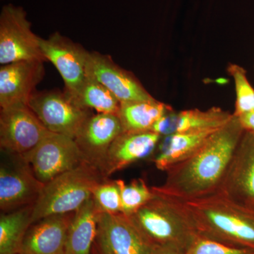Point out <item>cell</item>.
<instances>
[{
  "instance_id": "6da1fadb",
  "label": "cell",
  "mask_w": 254,
  "mask_h": 254,
  "mask_svg": "<svg viewBox=\"0 0 254 254\" xmlns=\"http://www.w3.org/2000/svg\"><path fill=\"white\" fill-rule=\"evenodd\" d=\"M244 132L239 118L233 115L194 153L167 170L161 186L152 189L181 200L218 193Z\"/></svg>"
},
{
  "instance_id": "7a4b0ae2",
  "label": "cell",
  "mask_w": 254,
  "mask_h": 254,
  "mask_svg": "<svg viewBox=\"0 0 254 254\" xmlns=\"http://www.w3.org/2000/svg\"><path fill=\"white\" fill-rule=\"evenodd\" d=\"M179 200L199 236L254 250V210L220 192L201 198Z\"/></svg>"
},
{
  "instance_id": "3957f363",
  "label": "cell",
  "mask_w": 254,
  "mask_h": 254,
  "mask_svg": "<svg viewBox=\"0 0 254 254\" xmlns=\"http://www.w3.org/2000/svg\"><path fill=\"white\" fill-rule=\"evenodd\" d=\"M153 190V198L129 218L156 247L171 246L186 252L198 236L191 219L180 200Z\"/></svg>"
},
{
  "instance_id": "277c9868",
  "label": "cell",
  "mask_w": 254,
  "mask_h": 254,
  "mask_svg": "<svg viewBox=\"0 0 254 254\" xmlns=\"http://www.w3.org/2000/svg\"><path fill=\"white\" fill-rule=\"evenodd\" d=\"M106 179L87 162L55 177L44 185L33 205L32 224L50 215L74 213Z\"/></svg>"
},
{
  "instance_id": "5b68a950",
  "label": "cell",
  "mask_w": 254,
  "mask_h": 254,
  "mask_svg": "<svg viewBox=\"0 0 254 254\" xmlns=\"http://www.w3.org/2000/svg\"><path fill=\"white\" fill-rule=\"evenodd\" d=\"M41 38L31 30L26 11L8 4L0 14V63L5 65L20 61L47 60L42 53Z\"/></svg>"
},
{
  "instance_id": "8992f818",
  "label": "cell",
  "mask_w": 254,
  "mask_h": 254,
  "mask_svg": "<svg viewBox=\"0 0 254 254\" xmlns=\"http://www.w3.org/2000/svg\"><path fill=\"white\" fill-rule=\"evenodd\" d=\"M28 105L48 131L73 138L93 115L65 91H35Z\"/></svg>"
},
{
  "instance_id": "52a82bcc",
  "label": "cell",
  "mask_w": 254,
  "mask_h": 254,
  "mask_svg": "<svg viewBox=\"0 0 254 254\" xmlns=\"http://www.w3.org/2000/svg\"><path fill=\"white\" fill-rule=\"evenodd\" d=\"M22 155L35 176L44 185L86 162L74 138L51 131Z\"/></svg>"
},
{
  "instance_id": "ba28073f",
  "label": "cell",
  "mask_w": 254,
  "mask_h": 254,
  "mask_svg": "<svg viewBox=\"0 0 254 254\" xmlns=\"http://www.w3.org/2000/svg\"><path fill=\"white\" fill-rule=\"evenodd\" d=\"M0 208L9 213L35 204L44 184L35 176L22 155L1 150Z\"/></svg>"
},
{
  "instance_id": "9c48e42d",
  "label": "cell",
  "mask_w": 254,
  "mask_h": 254,
  "mask_svg": "<svg viewBox=\"0 0 254 254\" xmlns=\"http://www.w3.org/2000/svg\"><path fill=\"white\" fill-rule=\"evenodd\" d=\"M41 46L43 56L61 75L64 91L76 100L88 78L90 52L59 33L41 38Z\"/></svg>"
},
{
  "instance_id": "30bf717a",
  "label": "cell",
  "mask_w": 254,
  "mask_h": 254,
  "mask_svg": "<svg viewBox=\"0 0 254 254\" xmlns=\"http://www.w3.org/2000/svg\"><path fill=\"white\" fill-rule=\"evenodd\" d=\"M28 105L1 108V150L23 155L34 148L50 133Z\"/></svg>"
},
{
  "instance_id": "8fae6325",
  "label": "cell",
  "mask_w": 254,
  "mask_h": 254,
  "mask_svg": "<svg viewBox=\"0 0 254 254\" xmlns=\"http://www.w3.org/2000/svg\"><path fill=\"white\" fill-rule=\"evenodd\" d=\"M95 244L102 254H155L158 247L123 213L99 214Z\"/></svg>"
},
{
  "instance_id": "7c38bea8",
  "label": "cell",
  "mask_w": 254,
  "mask_h": 254,
  "mask_svg": "<svg viewBox=\"0 0 254 254\" xmlns=\"http://www.w3.org/2000/svg\"><path fill=\"white\" fill-rule=\"evenodd\" d=\"M219 192L235 203L254 210L253 132H244Z\"/></svg>"
},
{
  "instance_id": "4fadbf2b",
  "label": "cell",
  "mask_w": 254,
  "mask_h": 254,
  "mask_svg": "<svg viewBox=\"0 0 254 254\" xmlns=\"http://www.w3.org/2000/svg\"><path fill=\"white\" fill-rule=\"evenodd\" d=\"M88 73L106 87L121 103L155 99L133 73L118 66L109 55L90 52Z\"/></svg>"
},
{
  "instance_id": "5bb4252c",
  "label": "cell",
  "mask_w": 254,
  "mask_h": 254,
  "mask_svg": "<svg viewBox=\"0 0 254 254\" xmlns=\"http://www.w3.org/2000/svg\"><path fill=\"white\" fill-rule=\"evenodd\" d=\"M123 131L118 115L98 113L86 120L74 140L87 163L100 171L110 145Z\"/></svg>"
},
{
  "instance_id": "9a60e30c",
  "label": "cell",
  "mask_w": 254,
  "mask_h": 254,
  "mask_svg": "<svg viewBox=\"0 0 254 254\" xmlns=\"http://www.w3.org/2000/svg\"><path fill=\"white\" fill-rule=\"evenodd\" d=\"M45 62L20 61L0 68V106L28 105L36 87L45 75Z\"/></svg>"
},
{
  "instance_id": "2e32d148",
  "label": "cell",
  "mask_w": 254,
  "mask_h": 254,
  "mask_svg": "<svg viewBox=\"0 0 254 254\" xmlns=\"http://www.w3.org/2000/svg\"><path fill=\"white\" fill-rule=\"evenodd\" d=\"M161 135L153 131H123L108 150L102 166L105 178L128 165L149 157L156 149Z\"/></svg>"
},
{
  "instance_id": "e0dca14e",
  "label": "cell",
  "mask_w": 254,
  "mask_h": 254,
  "mask_svg": "<svg viewBox=\"0 0 254 254\" xmlns=\"http://www.w3.org/2000/svg\"><path fill=\"white\" fill-rule=\"evenodd\" d=\"M74 213L50 215L32 224L20 254H65L68 228Z\"/></svg>"
},
{
  "instance_id": "ac0fdd59",
  "label": "cell",
  "mask_w": 254,
  "mask_h": 254,
  "mask_svg": "<svg viewBox=\"0 0 254 254\" xmlns=\"http://www.w3.org/2000/svg\"><path fill=\"white\" fill-rule=\"evenodd\" d=\"M215 131L182 132L165 136L159 143L158 153L153 159L155 167L166 172L194 153Z\"/></svg>"
},
{
  "instance_id": "d6986e66",
  "label": "cell",
  "mask_w": 254,
  "mask_h": 254,
  "mask_svg": "<svg viewBox=\"0 0 254 254\" xmlns=\"http://www.w3.org/2000/svg\"><path fill=\"white\" fill-rule=\"evenodd\" d=\"M99 213L92 196L76 210L68 228L65 254H91Z\"/></svg>"
},
{
  "instance_id": "ffe728a7",
  "label": "cell",
  "mask_w": 254,
  "mask_h": 254,
  "mask_svg": "<svg viewBox=\"0 0 254 254\" xmlns=\"http://www.w3.org/2000/svg\"><path fill=\"white\" fill-rule=\"evenodd\" d=\"M171 107L153 99L121 103L119 118L124 131H151L153 125Z\"/></svg>"
},
{
  "instance_id": "44dd1931",
  "label": "cell",
  "mask_w": 254,
  "mask_h": 254,
  "mask_svg": "<svg viewBox=\"0 0 254 254\" xmlns=\"http://www.w3.org/2000/svg\"><path fill=\"white\" fill-rule=\"evenodd\" d=\"M33 205L3 213L0 217V254H20L32 225Z\"/></svg>"
},
{
  "instance_id": "7402d4cb",
  "label": "cell",
  "mask_w": 254,
  "mask_h": 254,
  "mask_svg": "<svg viewBox=\"0 0 254 254\" xmlns=\"http://www.w3.org/2000/svg\"><path fill=\"white\" fill-rule=\"evenodd\" d=\"M233 114L219 108L205 111L198 109L185 110L177 113L175 133L195 131H215L230 121Z\"/></svg>"
},
{
  "instance_id": "603a6c76",
  "label": "cell",
  "mask_w": 254,
  "mask_h": 254,
  "mask_svg": "<svg viewBox=\"0 0 254 254\" xmlns=\"http://www.w3.org/2000/svg\"><path fill=\"white\" fill-rule=\"evenodd\" d=\"M75 101L82 108L94 110L98 113L118 115L121 108L118 98L89 74Z\"/></svg>"
},
{
  "instance_id": "cb8c5ba5",
  "label": "cell",
  "mask_w": 254,
  "mask_h": 254,
  "mask_svg": "<svg viewBox=\"0 0 254 254\" xmlns=\"http://www.w3.org/2000/svg\"><path fill=\"white\" fill-rule=\"evenodd\" d=\"M122 200V213L130 217L153 198L154 192L143 179L133 180L129 184L117 180Z\"/></svg>"
},
{
  "instance_id": "d4e9b609",
  "label": "cell",
  "mask_w": 254,
  "mask_h": 254,
  "mask_svg": "<svg viewBox=\"0 0 254 254\" xmlns=\"http://www.w3.org/2000/svg\"><path fill=\"white\" fill-rule=\"evenodd\" d=\"M229 73L234 78L236 103L233 115L237 118L254 110V88L247 76V71L237 64H230Z\"/></svg>"
},
{
  "instance_id": "484cf974",
  "label": "cell",
  "mask_w": 254,
  "mask_h": 254,
  "mask_svg": "<svg viewBox=\"0 0 254 254\" xmlns=\"http://www.w3.org/2000/svg\"><path fill=\"white\" fill-rule=\"evenodd\" d=\"M95 208L99 214L122 213V200L116 180H103L95 187L92 194Z\"/></svg>"
},
{
  "instance_id": "4316f807",
  "label": "cell",
  "mask_w": 254,
  "mask_h": 254,
  "mask_svg": "<svg viewBox=\"0 0 254 254\" xmlns=\"http://www.w3.org/2000/svg\"><path fill=\"white\" fill-rule=\"evenodd\" d=\"M185 254H254V250L225 245L198 235Z\"/></svg>"
},
{
  "instance_id": "83f0119b",
  "label": "cell",
  "mask_w": 254,
  "mask_h": 254,
  "mask_svg": "<svg viewBox=\"0 0 254 254\" xmlns=\"http://www.w3.org/2000/svg\"><path fill=\"white\" fill-rule=\"evenodd\" d=\"M177 114L174 113L173 110L165 114L159 119L152 128L151 131L158 133L161 136H168L175 133V123Z\"/></svg>"
},
{
  "instance_id": "f1b7e54d",
  "label": "cell",
  "mask_w": 254,
  "mask_h": 254,
  "mask_svg": "<svg viewBox=\"0 0 254 254\" xmlns=\"http://www.w3.org/2000/svg\"><path fill=\"white\" fill-rule=\"evenodd\" d=\"M241 125L245 131L254 133V110L239 117Z\"/></svg>"
},
{
  "instance_id": "f546056e",
  "label": "cell",
  "mask_w": 254,
  "mask_h": 254,
  "mask_svg": "<svg viewBox=\"0 0 254 254\" xmlns=\"http://www.w3.org/2000/svg\"><path fill=\"white\" fill-rule=\"evenodd\" d=\"M155 254H185V252L171 246H162L157 247Z\"/></svg>"
},
{
  "instance_id": "4dcf8cb0",
  "label": "cell",
  "mask_w": 254,
  "mask_h": 254,
  "mask_svg": "<svg viewBox=\"0 0 254 254\" xmlns=\"http://www.w3.org/2000/svg\"><path fill=\"white\" fill-rule=\"evenodd\" d=\"M91 254H102L95 244H94L93 249H92Z\"/></svg>"
}]
</instances>
